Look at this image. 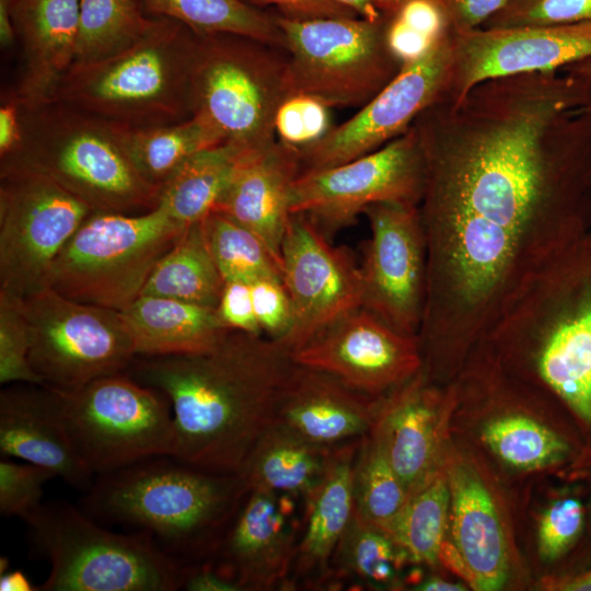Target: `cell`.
<instances>
[{"mask_svg": "<svg viewBox=\"0 0 591 591\" xmlns=\"http://www.w3.org/2000/svg\"><path fill=\"white\" fill-rule=\"evenodd\" d=\"M416 590L421 591H462L465 590L464 586L460 583H453L441 579H429L420 583Z\"/></svg>", "mask_w": 591, "mask_h": 591, "instance_id": "56", "label": "cell"}, {"mask_svg": "<svg viewBox=\"0 0 591 591\" xmlns=\"http://www.w3.org/2000/svg\"><path fill=\"white\" fill-rule=\"evenodd\" d=\"M450 502L448 476L439 468L409 495L386 533L412 560L432 565L439 560Z\"/></svg>", "mask_w": 591, "mask_h": 591, "instance_id": "34", "label": "cell"}, {"mask_svg": "<svg viewBox=\"0 0 591 591\" xmlns=\"http://www.w3.org/2000/svg\"><path fill=\"white\" fill-rule=\"evenodd\" d=\"M451 68V32L346 121L299 149L301 172L346 163L405 134L425 109L444 99Z\"/></svg>", "mask_w": 591, "mask_h": 591, "instance_id": "15", "label": "cell"}, {"mask_svg": "<svg viewBox=\"0 0 591 591\" xmlns=\"http://www.w3.org/2000/svg\"><path fill=\"white\" fill-rule=\"evenodd\" d=\"M186 228L160 205L139 215L91 212L51 265L47 287L80 303L121 311L141 296Z\"/></svg>", "mask_w": 591, "mask_h": 591, "instance_id": "9", "label": "cell"}, {"mask_svg": "<svg viewBox=\"0 0 591 591\" xmlns=\"http://www.w3.org/2000/svg\"><path fill=\"white\" fill-rule=\"evenodd\" d=\"M91 212L42 173L0 170V291L25 299L47 288L51 265Z\"/></svg>", "mask_w": 591, "mask_h": 591, "instance_id": "13", "label": "cell"}, {"mask_svg": "<svg viewBox=\"0 0 591 591\" xmlns=\"http://www.w3.org/2000/svg\"><path fill=\"white\" fill-rule=\"evenodd\" d=\"M181 589L188 591H240V587L222 576L212 565L185 564Z\"/></svg>", "mask_w": 591, "mask_h": 591, "instance_id": "51", "label": "cell"}, {"mask_svg": "<svg viewBox=\"0 0 591 591\" xmlns=\"http://www.w3.org/2000/svg\"><path fill=\"white\" fill-rule=\"evenodd\" d=\"M300 173L299 149L277 139L244 158L213 210L256 234L280 267L290 190Z\"/></svg>", "mask_w": 591, "mask_h": 591, "instance_id": "23", "label": "cell"}, {"mask_svg": "<svg viewBox=\"0 0 591 591\" xmlns=\"http://www.w3.org/2000/svg\"><path fill=\"white\" fill-rule=\"evenodd\" d=\"M329 109L326 104L309 95L289 96L276 116L277 139L298 149L316 142L332 128Z\"/></svg>", "mask_w": 591, "mask_h": 591, "instance_id": "43", "label": "cell"}, {"mask_svg": "<svg viewBox=\"0 0 591 591\" xmlns=\"http://www.w3.org/2000/svg\"><path fill=\"white\" fill-rule=\"evenodd\" d=\"M409 495L379 445L360 439L352 467L354 513L362 522L386 532Z\"/></svg>", "mask_w": 591, "mask_h": 591, "instance_id": "36", "label": "cell"}, {"mask_svg": "<svg viewBox=\"0 0 591 591\" xmlns=\"http://www.w3.org/2000/svg\"><path fill=\"white\" fill-rule=\"evenodd\" d=\"M478 347L547 390L591 432V231L523 286Z\"/></svg>", "mask_w": 591, "mask_h": 591, "instance_id": "3", "label": "cell"}, {"mask_svg": "<svg viewBox=\"0 0 591 591\" xmlns=\"http://www.w3.org/2000/svg\"><path fill=\"white\" fill-rule=\"evenodd\" d=\"M197 34L179 22L154 18L126 49L74 63L58 84L55 101L114 125L141 129L193 116L192 71Z\"/></svg>", "mask_w": 591, "mask_h": 591, "instance_id": "5", "label": "cell"}, {"mask_svg": "<svg viewBox=\"0 0 591 591\" xmlns=\"http://www.w3.org/2000/svg\"><path fill=\"white\" fill-rule=\"evenodd\" d=\"M23 141L0 170L26 167L49 177L93 212L139 215L160 190L134 166L124 127L59 101L22 105Z\"/></svg>", "mask_w": 591, "mask_h": 591, "instance_id": "6", "label": "cell"}, {"mask_svg": "<svg viewBox=\"0 0 591 591\" xmlns=\"http://www.w3.org/2000/svg\"><path fill=\"white\" fill-rule=\"evenodd\" d=\"M57 392L69 438L95 477L147 459L172 456V404L160 390L125 372Z\"/></svg>", "mask_w": 591, "mask_h": 591, "instance_id": "11", "label": "cell"}, {"mask_svg": "<svg viewBox=\"0 0 591 591\" xmlns=\"http://www.w3.org/2000/svg\"><path fill=\"white\" fill-rule=\"evenodd\" d=\"M513 0H441L451 32L480 27Z\"/></svg>", "mask_w": 591, "mask_h": 591, "instance_id": "48", "label": "cell"}, {"mask_svg": "<svg viewBox=\"0 0 591 591\" xmlns=\"http://www.w3.org/2000/svg\"><path fill=\"white\" fill-rule=\"evenodd\" d=\"M23 141L22 104L10 91L1 96L0 105V161L15 154Z\"/></svg>", "mask_w": 591, "mask_h": 591, "instance_id": "50", "label": "cell"}, {"mask_svg": "<svg viewBox=\"0 0 591 591\" xmlns=\"http://www.w3.org/2000/svg\"><path fill=\"white\" fill-rule=\"evenodd\" d=\"M291 95L283 48L237 34H197L193 115L205 119L222 142L248 152L274 143L278 109Z\"/></svg>", "mask_w": 591, "mask_h": 591, "instance_id": "8", "label": "cell"}, {"mask_svg": "<svg viewBox=\"0 0 591 591\" xmlns=\"http://www.w3.org/2000/svg\"><path fill=\"white\" fill-rule=\"evenodd\" d=\"M334 448L311 443L275 422L255 444L237 475L247 490L306 499L322 482Z\"/></svg>", "mask_w": 591, "mask_h": 591, "instance_id": "29", "label": "cell"}, {"mask_svg": "<svg viewBox=\"0 0 591 591\" xmlns=\"http://www.w3.org/2000/svg\"><path fill=\"white\" fill-rule=\"evenodd\" d=\"M201 228L224 281L252 282L265 277L282 279L279 263L264 242L248 229L217 211L201 220Z\"/></svg>", "mask_w": 591, "mask_h": 591, "instance_id": "37", "label": "cell"}, {"mask_svg": "<svg viewBox=\"0 0 591 591\" xmlns=\"http://www.w3.org/2000/svg\"><path fill=\"white\" fill-rule=\"evenodd\" d=\"M250 153L224 142L195 153L161 188L158 205L185 227L200 222L215 210Z\"/></svg>", "mask_w": 591, "mask_h": 591, "instance_id": "30", "label": "cell"}, {"mask_svg": "<svg viewBox=\"0 0 591 591\" xmlns=\"http://www.w3.org/2000/svg\"><path fill=\"white\" fill-rule=\"evenodd\" d=\"M413 126L428 267L418 340L427 366L451 371L591 231V79L561 69L486 80Z\"/></svg>", "mask_w": 591, "mask_h": 591, "instance_id": "1", "label": "cell"}, {"mask_svg": "<svg viewBox=\"0 0 591 591\" xmlns=\"http://www.w3.org/2000/svg\"><path fill=\"white\" fill-rule=\"evenodd\" d=\"M294 363L322 371L370 397L398 387L422 368L418 336L393 328L360 306L291 352Z\"/></svg>", "mask_w": 591, "mask_h": 591, "instance_id": "18", "label": "cell"}, {"mask_svg": "<svg viewBox=\"0 0 591 591\" xmlns=\"http://www.w3.org/2000/svg\"><path fill=\"white\" fill-rule=\"evenodd\" d=\"M0 453L45 467L83 493L96 478L69 438L58 392L43 384L11 383L1 390Z\"/></svg>", "mask_w": 591, "mask_h": 591, "instance_id": "21", "label": "cell"}, {"mask_svg": "<svg viewBox=\"0 0 591 591\" xmlns=\"http://www.w3.org/2000/svg\"><path fill=\"white\" fill-rule=\"evenodd\" d=\"M399 551L386 532L352 513L335 554L343 569L357 579L371 586H385L394 580Z\"/></svg>", "mask_w": 591, "mask_h": 591, "instance_id": "39", "label": "cell"}, {"mask_svg": "<svg viewBox=\"0 0 591 591\" xmlns=\"http://www.w3.org/2000/svg\"><path fill=\"white\" fill-rule=\"evenodd\" d=\"M50 564L38 591H174L184 566L142 531L112 532L63 500L43 502L24 521Z\"/></svg>", "mask_w": 591, "mask_h": 591, "instance_id": "7", "label": "cell"}, {"mask_svg": "<svg viewBox=\"0 0 591 591\" xmlns=\"http://www.w3.org/2000/svg\"><path fill=\"white\" fill-rule=\"evenodd\" d=\"M247 490L236 474H217L173 456L147 459L97 476L85 493V513L150 534L183 564L216 551L220 530Z\"/></svg>", "mask_w": 591, "mask_h": 591, "instance_id": "4", "label": "cell"}, {"mask_svg": "<svg viewBox=\"0 0 591 591\" xmlns=\"http://www.w3.org/2000/svg\"><path fill=\"white\" fill-rule=\"evenodd\" d=\"M254 313L262 334L282 339L291 329L293 311L282 279L265 277L250 282Z\"/></svg>", "mask_w": 591, "mask_h": 591, "instance_id": "45", "label": "cell"}, {"mask_svg": "<svg viewBox=\"0 0 591 591\" xmlns=\"http://www.w3.org/2000/svg\"><path fill=\"white\" fill-rule=\"evenodd\" d=\"M566 68H569L582 76H586L591 79V58L584 59L582 61L570 65Z\"/></svg>", "mask_w": 591, "mask_h": 591, "instance_id": "57", "label": "cell"}, {"mask_svg": "<svg viewBox=\"0 0 591 591\" xmlns=\"http://www.w3.org/2000/svg\"><path fill=\"white\" fill-rule=\"evenodd\" d=\"M425 160L410 128L380 149L335 166L301 172L290 190V213L310 218L326 236L356 223L375 204L419 205Z\"/></svg>", "mask_w": 591, "mask_h": 591, "instance_id": "14", "label": "cell"}, {"mask_svg": "<svg viewBox=\"0 0 591 591\" xmlns=\"http://www.w3.org/2000/svg\"><path fill=\"white\" fill-rule=\"evenodd\" d=\"M357 16L379 21L393 16L407 0H335Z\"/></svg>", "mask_w": 591, "mask_h": 591, "instance_id": "52", "label": "cell"}, {"mask_svg": "<svg viewBox=\"0 0 591 591\" xmlns=\"http://www.w3.org/2000/svg\"><path fill=\"white\" fill-rule=\"evenodd\" d=\"M378 406L379 397L297 364L282 394L276 422L311 443L333 448L368 434Z\"/></svg>", "mask_w": 591, "mask_h": 591, "instance_id": "25", "label": "cell"}, {"mask_svg": "<svg viewBox=\"0 0 591 591\" xmlns=\"http://www.w3.org/2000/svg\"><path fill=\"white\" fill-rule=\"evenodd\" d=\"M553 587L563 591H591V569L575 577L558 580Z\"/></svg>", "mask_w": 591, "mask_h": 591, "instance_id": "55", "label": "cell"}, {"mask_svg": "<svg viewBox=\"0 0 591 591\" xmlns=\"http://www.w3.org/2000/svg\"><path fill=\"white\" fill-rule=\"evenodd\" d=\"M15 0H0V46L3 51L16 47V36L13 23Z\"/></svg>", "mask_w": 591, "mask_h": 591, "instance_id": "53", "label": "cell"}, {"mask_svg": "<svg viewBox=\"0 0 591 591\" xmlns=\"http://www.w3.org/2000/svg\"><path fill=\"white\" fill-rule=\"evenodd\" d=\"M296 366L278 341L227 329L204 352L136 356L127 374L169 397L173 457L202 471L237 475L276 422Z\"/></svg>", "mask_w": 591, "mask_h": 591, "instance_id": "2", "label": "cell"}, {"mask_svg": "<svg viewBox=\"0 0 591 591\" xmlns=\"http://www.w3.org/2000/svg\"><path fill=\"white\" fill-rule=\"evenodd\" d=\"M31 336L23 300L0 291V383L43 384L28 360Z\"/></svg>", "mask_w": 591, "mask_h": 591, "instance_id": "40", "label": "cell"}, {"mask_svg": "<svg viewBox=\"0 0 591 591\" xmlns=\"http://www.w3.org/2000/svg\"><path fill=\"white\" fill-rule=\"evenodd\" d=\"M456 385L441 390L421 370L379 397L369 437L379 445L408 495L438 470L441 418L455 399Z\"/></svg>", "mask_w": 591, "mask_h": 591, "instance_id": "20", "label": "cell"}, {"mask_svg": "<svg viewBox=\"0 0 591 591\" xmlns=\"http://www.w3.org/2000/svg\"><path fill=\"white\" fill-rule=\"evenodd\" d=\"M586 510L575 497L555 500L543 513L538 528V552L546 560L564 555L578 540Z\"/></svg>", "mask_w": 591, "mask_h": 591, "instance_id": "44", "label": "cell"}, {"mask_svg": "<svg viewBox=\"0 0 591 591\" xmlns=\"http://www.w3.org/2000/svg\"><path fill=\"white\" fill-rule=\"evenodd\" d=\"M119 315L136 356L204 352L227 331L215 309L155 296L138 297Z\"/></svg>", "mask_w": 591, "mask_h": 591, "instance_id": "27", "label": "cell"}, {"mask_svg": "<svg viewBox=\"0 0 591 591\" xmlns=\"http://www.w3.org/2000/svg\"><path fill=\"white\" fill-rule=\"evenodd\" d=\"M215 313L220 326L224 329L263 335L254 313L250 282L224 281Z\"/></svg>", "mask_w": 591, "mask_h": 591, "instance_id": "46", "label": "cell"}, {"mask_svg": "<svg viewBox=\"0 0 591 591\" xmlns=\"http://www.w3.org/2000/svg\"><path fill=\"white\" fill-rule=\"evenodd\" d=\"M141 1L148 15L174 20L196 34H237L285 47L275 13L254 8L242 0Z\"/></svg>", "mask_w": 591, "mask_h": 591, "instance_id": "33", "label": "cell"}, {"mask_svg": "<svg viewBox=\"0 0 591 591\" xmlns=\"http://www.w3.org/2000/svg\"><path fill=\"white\" fill-rule=\"evenodd\" d=\"M1 591H38L22 570L5 571L0 575Z\"/></svg>", "mask_w": 591, "mask_h": 591, "instance_id": "54", "label": "cell"}, {"mask_svg": "<svg viewBox=\"0 0 591 591\" xmlns=\"http://www.w3.org/2000/svg\"><path fill=\"white\" fill-rule=\"evenodd\" d=\"M141 0H80L76 62H91L135 44L151 27Z\"/></svg>", "mask_w": 591, "mask_h": 591, "instance_id": "35", "label": "cell"}, {"mask_svg": "<svg viewBox=\"0 0 591 591\" xmlns=\"http://www.w3.org/2000/svg\"><path fill=\"white\" fill-rule=\"evenodd\" d=\"M257 9L276 7L278 13L292 20L323 18H356L357 15L335 0H242ZM359 18V16H358Z\"/></svg>", "mask_w": 591, "mask_h": 591, "instance_id": "47", "label": "cell"}, {"mask_svg": "<svg viewBox=\"0 0 591 591\" xmlns=\"http://www.w3.org/2000/svg\"><path fill=\"white\" fill-rule=\"evenodd\" d=\"M55 475L45 467L8 457L0 461V512L25 521L43 503V487Z\"/></svg>", "mask_w": 591, "mask_h": 591, "instance_id": "41", "label": "cell"}, {"mask_svg": "<svg viewBox=\"0 0 591 591\" xmlns=\"http://www.w3.org/2000/svg\"><path fill=\"white\" fill-rule=\"evenodd\" d=\"M80 0H15L20 72L13 89L23 106L51 101L76 62Z\"/></svg>", "mask_w": 591, "mask_h": 591, "instance_id": "24", "label": "cell"}, {"mask_svg": "<svg viewBox=\"0 0 591 591\" xmlns=\"http://www.w3.org/2000/svg\"><path fill=\"white\" fill-rule=\"evenodd\" d=\"M438 40H431L427 36L414 31L395 16L387 18L386 43L391 53L402 67L419 59Z\"/></svg>", "mask_w": 591, "mask_h": 591, "instance_id": "49", "label": "cell"}, {"mask_svg": "<svg viewBox=\"0 0 591 591\" xmlns=\"http://www.w3.org/2000/svg\"><path fill=\"white\" fill-rule=\"evenodd\" d=\"M483 440L507 464L534 470L558 463L570 447L558 433L521 414H509L488 422Z\"/></svg>", "mask_w": 591, "mask_h": 591, "instance_id": "38", "label": "cell"}, {"mask_svg": "<svg viewBox=\"0 0 591 591\" xmlns=\"http://www.w3.org/2000/svg\"><path fill=\"white\" fill-rule=\"evenodd\" d=\"M9 569V559L7 557L0 558V575L4 573Z\"/></svg>", "mask_w": 591, "mask_h": 591, "instance_id": "58", "label": "cell"}, {"mask_svg": "<svg viewBox=\"0 0 591 591\" xmlns=\"http://www.w3.org/2000/svg\"><path fill=\"white\" fill-rule=\"evenodd\" d=\"M589 509H590V513H591V498H590V502H589Z\"/></svg>", "mask_w": 591, "mask_h": 591, "instance_id": "59", "label": "cell"}, {"mask_svg": "<svg viewBox=\"0 0 591 591\" xmlns=\"http://www.w3.org/2000/svg\"><path fill=\"white\" fill-rule=\"evenodd\" d=\"M418 206L368 207L370 237L359 265L362 306L412 336H418L427 298V244Z\"/></svg>", "mask_w": 591, "mask_h": 591, "instance_id": "16", "label": "cell"}, {"mask_svg": "<svg viewBox=\"0 0 591 591\" xmlns=\"http://www.w3.org/2000/svg\"><path fill=\"white\" fill-rule=\"evenodd\" d=\"M589 58L591 22L451 32V68L444 100L457 102L486 80L556 71Z\"/></svg>", "mask_w": 591, "mask_h": 591, "instance_id": "19", "label": "cell"}, {"mask_svg": "<svg viewBox=\"0 0 591 591\" xmlns=\"http://www.w3.org/2000/svg\"><path fill=\"white\" fill-rule=\"evenodd\" d=\"M22 300L28 360L43 385L71 392L129 369L136 352L119 311L73 301L48 287Z\"/></svg>", "mask_w": 591, "mask_h": 591, "instance_id": "12", "label": "cell"}, {"mask_svg": "<svg viewBox=\"0 0 591 591\" xmlns=\"http://www.w3.org/2000/svg\"><path fill=\"white\" fill-rule=\"evenodd\" d=\"M224 279L207 246L201 221L188 225L158 262L141 296L174 299L216 309Z\"/></svg>", "mask_w": 591, "mask_h": 591, "instance_id": "31", "label": "cell"}, {"mask_svg": "<svg viewBox=\"0 0 591 591\" xmlns=\"http://www.w3.org/2000/svg\"><path fill=\"white\" fill-rule=\"evenodd\" d=\"M216 551L222 576L241 590H270L286 584L297 546L279 495L247 490Z\"/></svg>", "mask_w": 591, "mask_h": 591, "instance_id": "22", "label": "cell"}, {"mask_svg": "<svg viewBox=\"0 0 591 591\" xmlns=\"http://www.w3.org/2000/svg\"><path fill=\"white\" fill-rule=\"evenodd\" d=\"M281 274L293 323L278 343L290 354L362 306L359 265L304 215L290 216L281 243Z\"/></svg>", "mask_w": 591, "mask_h": 591, "instance_id": "17", "label": "cell"}, {"mask_svg": "<svg viewBox=\"0 0 591 591\" xmlns=\"http://www.w3.org/2000/svg\"><path fill=\"white\" fill-rule=\"evenodd\" d=\"M451 534L476 590L500 589L508 572L502 525L491 495L476 472L455 463L447 472Z\"/></svg>", "mask_w": 591, "mask_h": 591, "instance_id": "26", "label": "cell"}, {"mask_svg": "<svg viewBox=\"0 0 591 591\" xmlns=\"http://www.w3.org/2000/svg\"><path fill=\"white\" fill-rule=\"evenodd\" d=\"M124 142L138 173L159 190L195 153L223 143L198 115L162 126L124 128Z\"/></svg>", "mask_w": 591, "mask_h": 591, "instance_id": "32", "label": "cell"}, {"mask_svg": "<svg viewBox=\"0 0 591 591\" xmlns=\"http://www.w3.org/2000/svg\"><path fill=\"white\" fill-rule=\"evenodd\" d=\"M360 439L336 445L327 471L306 498L308 518L297 546L293 569L302 577H322L354 513L352 467Z\"/></svg>", "mask_w": 591, "mask_h": 591, "instance_id": "28", "label": "cell"}, {"mask_svg": "<svg viewBox=\"0 0 591 591\" xmlns=\"http://www.w3.org/2000/svg\"><path fill=\"white\" fill-rule=\"evenodd\" d=\"M285 39L292 95L328 107H362L399 72L386 43L387 18L292 20L275 13Z\"/></svg>", "mask_w": 591, "mask_h": 591, "instance_id": "10", "label": "cell"}, {"mask_svg": "<svg viewBox=\"0 0 591 591\" xmlns=\"http://www.w3.org/2000/svg\"><path fill=\"white\" fill-rule=\"evenodd\" d=\"M591 22V0H513L480 27Z\"/></svg>", "mask_w": 591, "mask_h": 591, "instance_id": "42", "label": "cell"}]
</instances>
